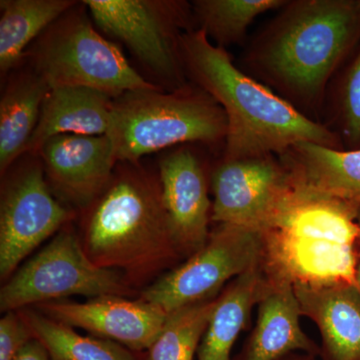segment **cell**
<instances>
[{
	"instance_id": "cell-17",
	"label": "cell",
	"mask_w": 360,
	"mask_h": 360,
	"mask_svg": "<svg viewBox=\"0 0 360 360\" xmlns=\"http://www.w3.org/2000/svg\"><path fill=\"white\" fill-rule=\"evenodd\" d=\"M112 103V97L86 87L51 89L25 155H37L45 142L59 134L105 135L110 129Z\"/></svg>"
},
{
	"instance_id": "cell-23",
	"label": "cell",
	"mask_w": 360,
	"mask_h": 360,
	"mask_svg": "<svg viewBox=\"0 0 360 360\" xmlns=\"http://www.w3.org/2000/svg\"><path fill=\"white\" fill-rule=\"evenodd\" d=\"M288 0H194V27L202 30L215 45L243 42L253 20L269 11H278Z\"/></svg>"
},
{
	"instance_id": "cell-18",
	"label": "cell",
	"mask_w": 360,
	"mask_h": 360,
	"mask_svg": "<svg viewBox=\"0 0 360 360\" xmlns=\"http://www.w3.org/2000/svg\"><path fill=\"white\" fill-rule=\"evenodd\" d=\"M279 158L296 186L360 206V149L302 142Z\"/></svg>"
},
{
	"instance_id": "cell-15",
	"label": "cell",
	"mask_w": 360,
	"mask_h": 360,
	"mask_svg": "<svg viewBox=\"0 0 360 360\" xmlns=\"http://www.w3.org/2000/svg\"><path fill=\"white\" fill-rule=\"evenodd\" d=\"M257 305L255 328L233 360H281L297 352L319 357L321 347L300 326L302 309L290 281L264 274Z\"/></svg>"
},
{
	"instance_id": "cell-20",
	"label": "cell",
	"mask_w": 360,
	"mask_h": 360,
	"mask_svg": "<svg viewBox=\"0 0 360 360\" xmlns=\"http://www.w3.org/2000/svg\"><path fill=\"white\" fill-rule=\"evenodd\" d=\"M262 281L260 266L236 277L220 292L198 348V360H233L232 348L257 304Z\"/></svg>"
},
{
	"instance_id": "cell-9",
	"label": "cell",
	"mask_w": 360,
	"mask_h": 360,
	"mask_svg": "<svg viewBox=\"0 0 360 360\" xmlns=\"http://www.w3.org/2000/svg\"><path fill=\"white\" fill-rule=\"evenodd\" d=\"M264 233L219 224L200 250L139 292V298L167 314L217 297L225 283L262 266Z\"/></svg>"
},
{
	"instance_id": "cell-6",
	"label": "cell",
	"mask_w": 360,
	"mask_h": 360,
	"mask_svg": "<svg viewBox=\"0 0 360 360\" xmlns=\"http://www.w3.org/2000/svg\"><path fill=\"white\" fill-rule=\"evenodd\" d=\"M25 61L51 89L86 87L115 98L129 90L158 87L94 27L84 1L59 16L32 42Z\"/></svg>"
},
{
	"instance_id": "cell-4",
	"label": "cell",
	"mask_w": 360,
	"mask_h": 360,
	"mask_svg": "<svg viewBox=\"0 0 360 360\" xmlns=\"http://www.w3.org/2000/svg\"><path fill=\"white\" fill-rule=\"evenodd\" d=\"M360 206L295 186L264 233V276L295 284H355Z\"/></svg>"
},
{
	"instance_id": "cell-28",
	"label": "cell",
	"mask_w": 360,
	"mask_h": 360,
	"mask_svg": "<svg viewBox=\"0 0 360 360\" xmlns=\"http://www.w3.org/2000/svg\"><path fill=\"white\" fill-rule=\"evenodd\" d=\"M281 360H316V356L307 354H293Z\"/></svg>"
},
{
	"instance_id": "cell-11",
	"label": "cell",
	"mask_w": 360,
	"mask_h": 360,
	"mask_svg": "<svg viewBox=\"0 0 360 360\" xmlns=\"http://www.w3.org/2000/svg\"><path fill=\"white\" fill-rule=\"evenodd\" d=\"M212 221L265 231L295 189L290 170L277 155L219 161L210 172Z\"/></svg>"
},
{
	"instance_id": "cell-16",
	"label": "cell",
	"mask_w": 360,
	"mask_h": 360,
	"mask_svg": "<svg viewBox=\"0 0 360 360\" xmlns=\"http://www.w3.org/2000/svg\"><path fill=\"white\" fill-rule=\"evenodd\" d=\"M302 316L321 338V360H360V292L356 284H295Z\"/></svg>"
},
{
	"instance_id": "cell-27",
	"label": "cell",
	"mask_w": 360,
	"mask_h": 360,
	"mask_svg": "<svg viewBox=\"0 0 360 360\" xmlns=\"http://www.w3.org/2000/svg\"><path fill=\"white\" fill-rule=\"evenodd\" d=\"M14 360H51L49 352L37 340H30Z\"/></svg>"
},
{
	"instance_id": "cell-12",
	"label": "cell",
	"mask_w": 360,
	"mask_h": 360,
	"mask_svg": "<svg viewBox=\"0 0 360 360\" xmlns=\"http://www.w3.org/2000/svg\"><path fill=\"white\" fill-rule=\"evenodd\" d=\"M37 155L52 193L77 215L105 191L117 165L106 134L56 135Z\"/></svg>"
},
{
	"instance_id": "cell-21",
	"label": "cell",
	"mask_w": 360,
	"mask_h": 360,
	"mask_svg": "<svg viewBox=\"0 0 360 360\" xmlns=\"http://www.w3.org/2000/svg\"><path fill=\"white\" fill-rule=\"evenodd\" d=\"M78 1L1 0L0 75L1 82L22 65L25 52L42 32Z\"/></svg>"
},
{
	"instance_id": "cell-29",
	"label": "cell",
	"mask_w": 360,
	"mask_h": 360,
	"mask_svg": "<svg viewBox=\"0 0 360 360\" xmlns=\"http://www.w3.org/2000/svg\"><path fill=\"white\" fill-rule=\"evenodd\" d=\"M357 222H359L360 229V208L359 212V217H357ZM355 284H356V288H359L360 292V257L359 262H357L356 272H355Z\"/></svg>"
},
{
	"instance_id": "cell-8",
	"label": "cell",
	"mask_w": 360,
	"mask_h": 360,
	"mask_svg": "<svg viewBox=\"0 0 360 360\" xmlns=\"http://www.w3.org/2000/svg\"><path fill=\"white\" fill-rule=\"evenodd\" d=\"M137 293L120 272L97 266L90 260L70 224L4 283L0 310L18 311L75 295L130 298Z\"/></svg>"
},
{
	"instance_id": "cell-24",
	"label": "cell",
	"mask_w": 360,
	"mask_h": 360,
	"mask_svg": "<svg viewBox=\"0 0 360 360\" xmlns=\"http://www.w3.org/2000/svg\"><path fill=\"white\" fill-rule=\"evenodd\" d=\"M217 296L168 314L146 360H194L217 307Z\"/></svg>"
},
{
	"instance_id": "cell-19",
	"label": "cell",
	"mask_w": 360,
	"mask_h": 360,
	"mask_svg": "<svg viewBox=\"0 0 360 360\" xmlns=\"http://www.w3.org/2000/svg\"><path fill=\"white\" fill-rule=\"evenodd\" d=\"M4 82V80H2ZM0 98L1 177L25 155L51 87L25 61L6 78Z\"/></svg>"
},
{
	"instance_id": "cell-3",
	"label": "cell",
	"mask_w": 360,
	"mask_h": 360,
	"mask_svg": "<svg viewBox=\"0 0 360 360\" xmlns=\"http://www.w3.org/2000/svg\"><path fill=\"white\" fill-rule=\"evenodd\" d=\"M78 217V234L90 260L120 272L139 292L184 258L158 172L141 162H118L105 191Z\"/></svg>"
},
{
	"instance_id": "cell-26",
	"label": "cell",
	"mask_w": 360,
	"mask_h": 360,
	"mask_svg": "<svg viewBox=\"0 0 360 360\" xmlns=\"http://www.w3.org/2000/svg\"><path fill=\"white\" fill-rule=\"evenodd\" d=\"M33 340L18 311L6 312L0 321V360H14Z\"/></svg>"
},
{
	"instance_id": "cell-1",
	"label": "cell",
	"mask_w": 360,
	"mask_h": 360,
	"mask_svg": "<svg viewBox=\"0 0 360 360\" xmlns=\"http://www.w3.org/2000/svg\"><path fill=\"white\" fill-rule=\"evenodd\" d=\"M360 44V0H288L246 47L243 70L311 120Z\"/></svg>"
},
{
	"instance_id": "cell-25",
	"label": "cell",
	"mask_w": 360,
	"mask_h": 360,
	"mask_svg": "<svg viewBox=\"0 0 360 360\" xmlns=\"http://www.w3.org/2000/svg\"><path fill=\"white\" fill-rule=\"evenodd\" d=\"M328 96V129L343 149H360V44L333 78Z\"/></svg>"
},
{
	"instance_id": "cell-14",
	"label": "cell",
	"mask_w": 360,
	"mask_h": 360,
	"mask_svg": "<svg viewBox=\"0 0 360 360\" xmlns=\"http://www.w3.org/2000/svg\"><path fill=\"white\" fill-rule=\"evenodd\" d=\"M158 172L175 240L184 257L188 258L205 245L212 231L210 174L187 144L161 156Z\"/></svg>"
},
{
	"instance_id": "cell-5",
	"label": "cell",
	"mask_w": 360,
	"mask_h": 360,
	"mask_svg": "<svg viewBox=\"0 0 360 360\" xmlns=\"http://www.w3.org/2000/svg\"><path fill=\"white\" fill-rule=\"evenodd\" d=\"M226 134L221 106L191 82L172 91L156 87L115 97L106 134L117 163H139L146 155L191 143L224 146Z\"/></svg>"
},
{
	"instance_id": "cell-13",
	"label": "cell",
	"mask_w": 360,
	"mask_h": 360,
	"mask_svg": "<svg viewBox=\"0 0 360 360\" xmlns=\"http://www.w3.org/2000/svg\"><path fill=\"white\" fill-rule=\"evenodd\" d=\"M33 309L73 328L115 341L134 352L148 350L160 335L168 314L151 303L120 296L85 302L66 300L40 303Z\"/></svg>"
},
{
	"instance_id": "cell-22",
	"label": "cell",
	"mask_w": 360,
	"mask_h": 360,
	"mask_svg": "<svg viewBox=\"0 0 360 360\" xmlns=\"http://www.w3.org/2000/svg\"><path fill=\"white\" fill-rule=\"evenodd\" d=\"M18 312L32 338L41 343L51 360H136L131 352L120 343L79 335L75 328L33 307Z\"/></svg>"
},
{
	"instance_id": "cell-10",
	"label": "cell",
	"mask_w": 360,
	"mask_h": 360,
	"mask_svg": "<svg viewBox=\"0 0 360 360\" xmlns=\"http://www.w3.org/2000/svg\"><path fill=\"white\" fill-rule=\"evenodd\" d=\"M54 195L39 155H23L2 176L0 278L8 281L28 255L77 219Z\"/></svg>"
},
{
	"instance_id": "cell-2",
	"label": "cell",
	"mask_w": 360,
	"mask_h": 360,
	"mask_svg": "<svg viewBox=\"0 0 360 360\" xmlns=\"http://www.w3.org/2000/svg\"><path fill=\"white\" fill-rule=\"evenodd\" d=\"M181 56L187 80L210 94L226 115L221 160L281 156L302 142L343 149L324 123L307 117L238 68L226 49L213 44L202 30L184 33Z\"/></svg>"
},
{
	"instance_id": "cell-7",
	"label": "cell",
	"mask_w": 360,
	"mask_h": 360,
	"mask_svg": "<svg viewBox=\"0 0 360 360\" xmlns=\"http://www.w3.org/2000/svg\"><path fill=\"white\" fill-rule=\"evenodd\" d=\"M99 32L127 47L151 84L172 91L188 84L181 37L194 30L186 0H84Z\"/></svg>"
}]
</instances>
